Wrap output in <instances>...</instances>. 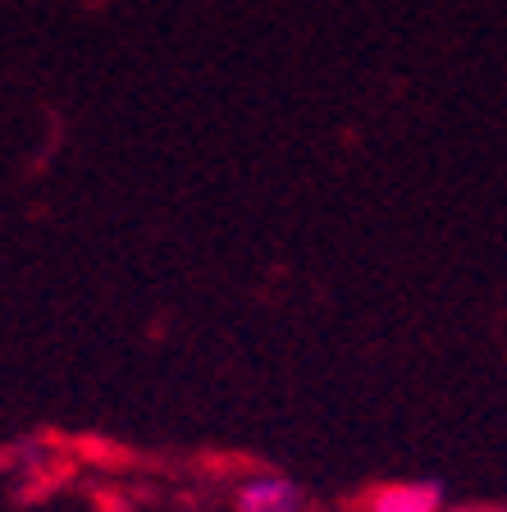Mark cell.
<instances>
[{"label": "cell", "instance_id": "2", "mask_svg": "<svg viewBox=\"0 0 507 512\" xmlns=\"http://www.w3.org/2000/svg\"><path fill=\"white\" fill-rule=\"evenodd\" d=\"M366 512H444V490L434 480H389L366 494Z\"/></svg>", "mask_w": 507, "mask_h": 512}, {"label": "cell", "instance_id": "3", "mask_svg": "<svg viewBox=\"0 0 507 512\" xmlns=\"http://www.w3.org/2000/svg\"><path fill=\"white\" fill-rule=\"evenodd\" d=\"M448 512H489V508H448Z\"/></svg>", "mask_w": 507, "mask_h": 512}, {"label": "cell", "instance_id": "1", "mask_svg": "<svg viewBox=\"0 0 507 512\" xmlns=\"http://www.w3.org/2000/svg\"><path fill=\"white\" fill-rule=\"evenodd\" d=\"M233 508L238 512H307V494H302L297 480L275 476V471H256V476L238 480Z\"/></svg>", "mask_w": 507, "mask_h": 512}]
</instances>
